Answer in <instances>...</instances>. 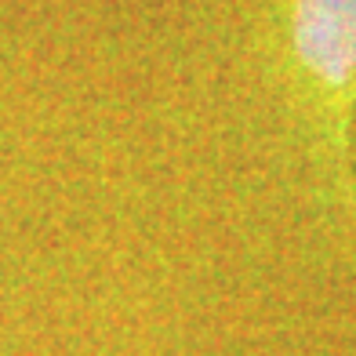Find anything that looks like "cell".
<instances>
[{"instance_id":"obj_1","label":"cell","mask_w":356,"mask_h":356,"mask_svg":"<svg viewBox=\"0 0 356 356\" xmlns=\"http://www.w3.org/2000/svg\"><path fill=\"white\" fill-rule=\"evenodd\" d=\"M266 15L313 215L356 258V0H266Z\"/></svg>"}]
</instances>
